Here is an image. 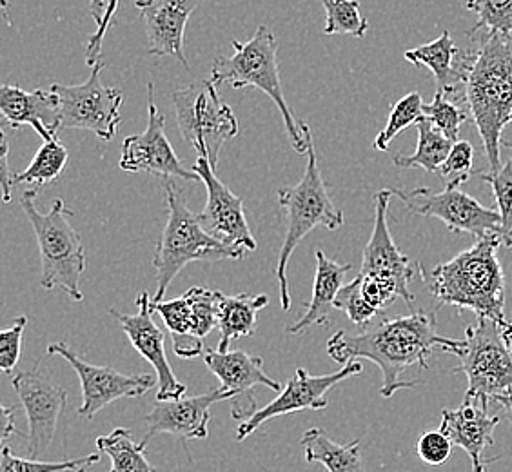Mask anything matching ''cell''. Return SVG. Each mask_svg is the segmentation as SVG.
Here are the masks:
<instances>
[{"instance_id": "6da1fadb", "label": "cell", "mask_w": 512, "mask_h": 472, "mask_svg": "<svg viewBox=\"0 0 512 472\" xmlns=\"http://www.w3.org/2000/svg\"><path fill=\"white\" fill-rule=\"evenodd\" d=\"M436 318L431 313L416 311L398 318H385L378 324L362 327L358 335L338 331L327 342V354L338 364L356 362V358L371 360L380 367L384 382L380 393L391 398L402 389H409L418 380L407 382L402 374L411 367L429 369L427 358L434 349L460 356L465 340H451L436 329Z\"/></svg>"}, {"instance_id": "7a4b0ae2", "label": "cell", "mask_w": 512, "mask_h": 472, "mask_svg": "<svg viewBox=\"0 0 512 472\" xmlns=\"http://www.w3.org/2000/svg\"><path fill=\"white\" fill-rule=\"evenodd\" d=\"M465 64L463 100L482 137L489 168L498 171L503 129L512 122V35L485 33L465 50Z\"/></svg>"}, {"instance_id": "3957f363", "label": "cell", "mask_w": 512, "mask_h": 472, "mask_svg": "<svg viewBox=\"0 0 512 472\" xmlns=\"http://www.w3.org/2000/svg\"><path fill=\"white\" fill-rule=\"evenodd\" d=\"M500 246L502 236L478 238L473 247L434 267L429 284L434 300L505 324V276L496 256Z\"/></svg>"}, {"instance_id": "277c9868", "label": "cell", "mask_w": 512, "mask_h": 472, "mask_svg": "<svg viewBox=\"0 0 512 472\" xmlns=\"http://www.w3.org/2000/svg\"><path fill=\"white\" fill-rule=\"evenodd\" d=\"M300 131L307 142V168L302 180L296 186L280 187L276 191V200L280 204V218L284 220V242L280 247V255L276 262L275 276L280 287V305L282 311L291 309V293L287 284V264L296 246L304 236L309 235L316 227H325L336 231L344 226V213L335 206L329 195V187L325 184L322 171L318 168L313 133L304 120H298Z\"/></svg>"}, {"instance_id": "5b68a950", "label": "cell", "mask_w": 512, "mask_h": 472, "mask_svg": "<svg viewBox=\"0 0 512 472\" xmlns=\"http://www.w3.org/2000/svg\"><path fill=\"white\" fill-rule=\"evenodd\" d=\"M168 222L158 240L153 267L157 269V293L153 302H162L175 276L193 262H220V260H242L246 249L227 246L217 236L207 233L198 215L189 209L184 189L164 180Z\"/></svg>"}, {"instance_id": "8992f818", "label": "cell", "mask_w": 512, "mask_h": 472, "mask_svg": "<svg viewBox=\"0 0 512 472\" xmlns=\"http://www.w3.org/2000/svg\"><path fill=\"white\" fill-rule=\"evenodd\" d=\"M39 189L22 193V209L30 220L33 233L37 236L40 249V286L44 289L59 287L73 302H82L80 278L86 271V249L79 231L69 224L73 211L66 207L64 200H53L50 211L40 213L35 207V197Z\"/></svg>"}, {"instance_id": "52a82bcc", "label": "cell", "mask_w": 512, "mask_h": 472, "mask_svg": "<svg viewBox=\"0 0 512 472\" xmlns=\"http://www.w3.org/2000/svg\"><path fill=\"white\" fill-rule=\"evenodd\" d=\"M233 55L218 57L211 68V80L220 86H231L233 89L256 88L266 93L273 100L286 126L287 137L296 153L307 155V142L300 124L291 108L287 106L280 73H278V42L275 33L267 26H260L255 35L247 42L233 40Z\"/></svg>"}, {"instance_id": "ba28073f", "label": "cell", "mask_w": 512, "mask_h": 472, "mask_svg": "<svg viewBox=\"0 0 512 472\" xmlns=\"http://www.w3.org/2000/svg\"><path fill=\"white\" fill-rule=\"evenodd\" d=\"M453 373L467 376L465 398L489 407L512 391V336L494 320L478 318L465 329V349Z\"/></svg>"}, {"instance_id": "9c48e42d", "label": "cell", "mask_w": 512, "mask_h": 472, "mask_svg": "<svg viewBox=\"0 0 512 472\" xmlns=\"http://www.w3.org/2000/svg\"><path fill=\"white\" fill-rule=\"evenodd\" d=\"M178 131L184 140L197 149L198 157L206 158L217 168L224 144L238 135L237 115L222 102L213 80H198L188 88L173 93Z\"/></svg>"}, {"instance_id": "30bf717a", "label": "cell", "mask_w": 512, "mask_h": 472, "mask_svg": "<svg viewBox=\"0 0 512 472\" xmlns=\"http://www.w3.org/2000/svg\"><path fill=\"white\" fill-rule=\"evenodd\" d=\"M106 64L99 60L91 68V77L84 84L62 86L53 84L51 91L60 100V122L64 129H84L95 133L102 142H109L119 131L122 91L109 88L102 82V69Z\"/></svg>"}, {"instance_id": "8fae6325", "label": "cell", "mask_w": 512, "mask_h": 472, "mask_svg": "<svg viewBox=\"0 0 512 472\" xmlns=\"http://www.w3.org/2000/svg\"><path fill=\"white\" fill-rule=\"evenodd\" d=\"M393 197L400 198L404 206L420 217L438 218L454 233H469L476 240L485 236H502V217L496 209L483 207L478 200L460 189L445 187L434 193L429 187L413 191L391 189Z\"/></svg>"}, {"instance_id": "7c38bea8", "label": "cell", "mask_w": 512, "mask_h": 472, "mask_svg": "<svg viewBox=\"0 0 512 472\" xmlns=\"http://www.w3.org/2000/svg\"><path fill=\"white\" fill-rule=\"evenodd\" d=\"M48 354L64 358L73 367V371L79 374L82 387L79 416L86 420H93L95 414L102 411L106 405L122 398H140L158 385V380L153 374H124L106 365L88 364L62 342L51 344L48 347Z\"/></svg>"}, {"instance_id": "4fadbf2b", "label": "cell", "mask_w": 512, "mask_h": 472, "mask_svg": "<svg viewBox=\"0 0 512 472\" xmlns=\"http://www.w3.org/2000/svg\"><path fill=\"white\" fill-rule=\"evenodd\" d=\"M119 168L129 173H148L162 180L180 178L186 182H202L193 169H186L169 144L166 117L155 104L153 82L148 84V126L144 133L124 140Z\"/></svg>"}, {"instance_id": "5bb4252c", "label": "cell", "mask_w": 512, "mask_h": 472, "mask_svg": "<svg viewBox=\"0 0 512 472\" xmlns=\"http://www.w3.org/2000/svg\"><path fill=\"white\" fill-rule=\"evenodd\" d=\"M364 371L360 362H349L336 373L324 374V376H311L306 369L298 367L295 376L289 378L286 387L280 391L271 404L249 418L246 422L240 423L237 429V440L242 442L247 436L255 433L264 423L286 416V414L300 413V411H322L327 407V393L336 384L344 382L351 376H356Z\"/></svg>"}, {"instance_id": "9a60e30c", "label": "cell", "mask_w": 512, "mask_h": 472, "mask_svg": "<svg viewBox=\"0 0 512 472\" xmlns=\"http://www.w3.org/2000/svg\"><path fill=\"white\" fill-rule=\"evenodd\" d=\"M200 358L220 380V387L229 394L231 413L238 422H246L260 411L256 402V385H266L267 389L276 393L282 391L280 382L267 376L264 360L258 356L244 351L220 353L218 349H204Z\"/></svg>"}, {"instance_id": "2e32d148", "label": "cell", "mask_w": 512, "mask_h": 472, "mask_svg": "<svg viewBox=\"0 0 512 472\" xmlns=\"http://www.w3.org/2000/svg\"><path fill=\"white\" fill-rule=\"evenodd\" d=\"M11 385L13 391L19 394L22 407L28 416L30 456L35 460L50 449L57 434L60 414L68 402V391L53 384L46 374L40 373L39 367L15 374L11 378Z\"/></svg>"}, {"instance_id": "e0dca14e", "label": "cell", "mask_w": 512, "mask_h": 472, "mask_svg": "<svg viewBox=\"0 0 512 472\" xmlns=\"http://www.w3.org/2000/svg\"><path fill=\"white\" fill-rule=\"evenodd\" d=\"M193 171L204 182L207 189L206 207L198 218L207 233L217 236L227 246L255 251L256 240L244 213V200L235 195L229 187L215 175V168L206 158L198 157Z\"/></svg>"}, {"instance_id": "ac0fdd59", "label": "cell", "mask_w": 512, "mask_h": 472, "mask_svg": "<svg viewBox=\"0 0 512 472\" xmlns=\"http://www.w3.org/2000/svg\"><path fill=\"white\" fill-rule=\"evenodd\" d=\"M148 293H140L137 298L138 311L135 315H122L111 309L109 313L119 320L129 342L137 349L138 354L148 360L157 371L158 393L157 400H178L188 393L186 384L178 380L166 356V335L153 320V309Z\"/></svg>"}, {"instance_id": "d6986e66", "label": "cell", "mask_w": 512, "mask_h": 472, "mask_svg": "<svg viewBox=\"0 0 512 472\" xmlns=\"http://www.w3.org/2000/svg\"><path fill=\"white\" fill-rule=\"evenodd\" d=\"M391 198H393L391 189H382L376 193L375 226L364 249L360 275L378 276L393 282L400 287L405 302L413 305L414 295L409 286L414 276V264L409 256H405L396 247L387 226V209H389Z\"/></svg>"}, {"instance_id": "ffe728a7", "label": "cell", "mask_w": 512, "mask_h": 472, "mask_svg": "<svg viewBox=\"0 0 512 472\" xmlns=\"http://www.w3.org/2000/svg\"><path fill=\"white\" fill-rule=\"evenodd\" d=\"M231 400L229 394L218 387L206 394L178 398V400H157L151 413L146 416V425L149 427L148 436L153 438L155 434H171L180 442L188 440H206L209 436V420H211V407L218 402Z\"/></svg>"}, {"instance_id": "44dd1931", "label": "cell", "mask_w": 512, "mask_h": 472, "mask_svg": "<svg viewBox=\"0 0 512 472\" xmlns=\"http://www.w3.org/2000/svg\"><path fill=\"white\" fill-rule=\"evenodd\" d=\"M200 0H137L135 6L146 26L148 55L173 57L189 71L184 35L189 17Z\"/></svg>"}, {"instance_id": "7402d4cb", "label": "cell", "mask_w": 512, "mask_h": 472, "mask_svg": "<svg viewBox=\"0 0 512 472\" xmlns=\"http://www.w3.org/2000/svg\"><path fill=\"white\" fill-rule=\"evenodd\" d=\"M489 407L465 398L458 409H444L440 431L453 442L456 447H462L473 462L474 472H485V467L493 460H485L483 453L487 447H493V433L500 423V416L487 413Z\"/></svg>"}, {"instance_id": "603a6c76", "label": "cell", "mask_w": 512, "mask_h": 472, "mask_svg": "<svg viewBox=\"0 0 512 472\" xmlns=\"http://www.w3.org/2000/svg\"><path fill=\"white\" fill-rule=\"evenodd\" d=\"M0 113L13 129L30 126L39 133L42 142L57 137L60 122V100L53 91H24L19 86H0Z\"/></svg>"}, {"instance_id": "cb8c5ba5", "label": "cell", "mask_w": 512, "mask_h": 472, "mask_svg": "<svg viewBox=\"0 0 512 472\" xmlns=\"http://www.w3.org/2000/svg\"><path fill=\"white\" fill-rule=\"evenodd\" d=\"M353 267L351 264H338L335 260L327 258L322 249L316 251V273L313 282V295L307 305L306 315L302 316L296 324L287 327L289 335H300L313 325L329 327L331 313L335 309V300L340 289L344 287V278Z\"/></svg>"}, {"instance_id": "d4e9b609", "label": "cell", "mask_w": 512, "mask_h": 472, "mask_svg": "<svg viewBox=\"0 0 512 472\" xmlns=\"http://www.w3.org/2000/svg\"><path fill=\"white\" fill-rule=\"evenodd\" d=\"M405 60L414 66L433 71L438 91L447 97L458 95L465 82V51L456 50L453 37L449 31H444L438 39L424 44L420 48L405 51Z\"/></svg>"}, {"instance_id": "484cf974", "label": "cell", "mask_w": 512, "mask_h": 472, "mask_svg": "<svg viewBox=\"0 0 512 472\" xmlns=\"http://www.w3.org/2000/svg\"><path fill=\"white\" fill-rule=\"evenodd\" d=\"M269 304L267 295L240 293L235 296H222L218 307V331L220 342L218 351L229 353L231 342L255 335L256 315Z\"/></svg>"}, {"instance_id": "4316f807", "label": "cell", "mask_w": 512, "mask_h": 472, "mask_svg": "<svg viewBox=\"0 0 512 472\" xmlns=\"http://www.w3.org/2000/svg\"><path fill=\"white\" fill-rule=\"evenodd\" d=\"M302 449L309 463L324 465L327 472H365L360 440L336 443L324 429L313 427L302 436Z\"/></svg>"}, {"instance_id": "83f0119b", "label": "cell", "mask_w": 512, "mask_h": 472, "mask_svg": "<svg viewBox=\"0 0 512 472\" xmlns=\"http://www.w3.org/2000/svg\"><path fill=\"white\" fill-rule=\"evenodd\" d=\"M416 129H418V144L413 155H394V166L400 169H425L427 173L438 175L442 164L453 149L454 142L442 135L431 124V120L425 117L416 124Z\"/></svg>"}, {"instance_id": "f1b7e54d", "label": "cell", "mask_w": 512, "mask_h": 472, "mask_svg": "<svg viewBox=\"0 0 512 472\" xmlns=\"http://www.w3.org/2000/svg\"><path fill=\"white\" fill-rule=\"evenodd\" d=\"M100 453L111 458V472H157L146 456L148 442L137 443L126 427H117L97 438Z\"/></svg>"}, {"instance_id": "f546056e", "label": "cell", "mask_w": 512, "mask_h": 472, "mask_svg": "<svg viewBox=\"0 0 512 472\" xmlns=\"http://www.w3.org/2000/svg\"><path fill=\"white\" fill-rule=\"evenodd\" d=\"M69 153L59 137L44 140L37 155L33 157L30 166L22 173L13 175V184H28V186H44L51 184L62 175L68 164Z\"/></svg>"}, {"instance_id": "4dcf8cb0", "label": "cell", "mask_w": 512, "mask_h": 472, "mask_svg": "<svg viewBox=\"0 0 512 472\" xmlns=\"http://www.w3.org/2000/svg\"><path fill=\"white\" fill-rule=\"evenodd\" d=\"M325 8V35H349L355 39H362L369 22L360 13L358 0H322Z\"/></svg>"}, {"instance_id": "1f68e13d", "label": "cell", "mask_w": 512, "mask_h": 472, "mask_svg": "<svg viewBox=\"0 0 512 472\" xmlns=\"http://www.w3.org/2000/svg\"><path fill=\"white\" fill-rule=\"evenodd\" d=\"M424 100L418 91H413L405 95L404 99L398 100L394 106H391V113L387 118L385 128L376 135L375 149L378 151H387L389 144L393 142L398 133L404 129L416 126L424 118Z\"/></svg>"}, {"instance_id": "d6a6232c", "label": "cell", "mask_w": 512, "mask_h": 472, "mask_svg": "<svg viewBox=\"0 0 512 472\" xmlns=\"http://www.w3.org/2000/svg\"><path fill=\"white\" fill-rule=\"evenodd\" d=\"M467 10L478 17L473 30L467 31L469 37L480 30L489 35H512V0H467Z\"/></svg>"}, {"instance_id": "836d02e7", "label": "cell", "mask_w": 512, "mask_h": 472, "mask_svg": "<svg viewBox=\"0 0 512 472\" xmlns=\"http://www.w3.org/2000/svg\"><path fill=\"white\" fill-rule=\"evenodd\" d=\"M191 307L193 320V338L202 342L218 325V307L222 300L220 291H211L206 287H191L184 293Z\"/></svg>"}, {"instance_id": "e575fe53", "label": "cell", "mask_w": 512, "mask_h": 472, "mask_svg": "<svg viewBox=\"0 0 512 472\" xmlns=\"http://www.w3.org/2000/svg\"><path fill=\"white\" fill-rule=\"evenodd\" d=\"M480 178L493 187L498 213L502 217V244L512 247V158L498 171L480 173Z\"/></svg>"}, {"instance_id": "d590c367", "label": "cell", "mask_w": 512, "mask_h": 472, "mask_svg": "<svg viewBox=\"0 0 512 472\" xmlns=\"http://www.w3.org/2000/svg\"><path fill=\"white\" fill-rule=\"evenodd\" d=\"M100 462V454H89L75 460L64 462H39V460H26L11 453L10 447L4 445L0 456V472H68L79 471L82 467H89Z\"/></svg>"}, {"instance_id": "8d00e7d4", "label": "cell", "mask_w": 512, "mask_h": 472, "mask_svg": "<svg viewBox=\"0 0 512 472\" xmlns=\"http://www.w3.org/2000/svg\"><path fill=\"white\" fill-rule=\"evenodd\" d=\"M424 117L431 120L434 128L449 138L451 142H458L460 128L469 115L463 109L458 108L454 102H451L445 93L436 91L433 102L424 106Z\"/></svg>"}, {"instance_id": "74e56055", "label": "cell", "mask_w": 512, "mask_h": 472, "mask_svg": "<svg viewBox=\"0 0 512 472\" xmlns=\"http://www.w3.org/2000/svg\"><path fill=\"white\" fill-rule=\"evenodd\" d=\"M474 173V148L471 142L467 140H458L454 142L453 149L449 153V157L442 164V168L438 171V175L444 178L445 187L458 189L465 182H469V178Z\"/></svg>"}, {"instance_id": "f35d334b", "label": "cell", "mask_w": 512, "mask_h": 472, "mask_svg": "<svg viewBox=\"0 0 512 472\" xmlns=\"http://www.w3.org/2000/svg\"><path fill=\"white\" fill-rule=\"evenodd\" d=\"M335 309L344 311L347 318L358 327H367L373 322L376 315H380L375 307L367 304V300L362 296L358 278L340 289V293L336 296Z\"/></svg>"}, {"instance_id": "ab89813d", "label": "cell", "mask_w": 512, "mask_h": 472, "mask_svg": "<svg viewBox=\"0 0 512 472\" xmlns=\"http://www.w3.org/2000/svg\"><path fill=\"white\" fill-rule=\"evenodd\" d=\"M28 325L26 316H17L13 324L0 333V371L10 374L19 364L22 351V335Z\"/></svg>"}, {"instance_id": "60d3db41", "label": "cell", "mask_w": 512, "mask_h": 472, "mask_svg": "<svg viewBox=\"0 0 512 472\" xmlns=\"http://www.w3.org/2000/svg\"><path fill=\"white\" fill-rule=\"evenodd\" d=\"M416 453L429 465H442L451 458L453 442L442 431H429L418 438Z\"/></svg>"}, {"instance_id": "b9f144b4", "label": "cell", "mask_w": 512, "mask_h": 472, "mask_svg": "<svg viewBox=\"0 0 512 472\" xmlns=\"http://www.w3.org/2000/svg\"><path fill=\"white\" fill-rule=\"evenodd\" d=\"M119 4L120 0H109L108 10H106V15H104L102 24H100L97 31L89 37L88 44H86V62H88V66H91V68H93V66H95V64L100 60L102 42H104V37H106L109 26H111L113 15H115L117 10H119Z\"/></svg>"}, {"instance_id": "7bdbcfd3", "label": "cell", "mask_w": 512, "mask_h": 472, "mask_svg": "<svg viewBox=\"0 0 512 472\" xmlns=\"http://www.w3.org/2000/svg\"><path fill=\"white\" fill-rule=\"evenodd\" d=\"M0 142H2V149H0V186H2L4 202H10L11 187L15 186L13 184V175L15 173H11L10 166H8L10 148H8V140H6V133L4 131H0Z\"/></svg>"}, {"instance_id": "ee69618b", "label": "cell", "mask_w": 512, "mask_h": 472, "mask_svg": "<svg viewBox=\"0 0 512 472\" xmlns=\"http://www.w3.org/2000/svg\"><path fill=\"white\" fill-rule=\"evenodd\" d=\"M15 414L17 411L13 409V407H8V405H2V443L6 445L8 442V438H10L11 434H20L17 429H15Z\"/></svg>"}, {"instance_id": "f6af8a7d", "label": "cell", "mask_w": 512, "mask_h": 472, "mask_svg": "<svg viewBox=\"0 0 512 472\" xmlns=\"http://www.w3.org/2000/svg\"><path fill=\"white\" fill-rule=\"evenodd\" d=\"M109 0H89V15L97 22V28L102 24L106 10H108Z\"/></svg>"}, {"instance_id": "bcb514c9", "label": "cell", "mask_w": 512, "mask_h": 472, "mask_svg": "<svg viewBox=\"0 0 512 472\" xmlns=\"http://www.w3.org/2000/svg\"><path fill=\"white\" fill-rule=\"evenodd\" d=\"M500 404L509 411V414H511V420H512V391L511 393L507 394V396H503L502 400H500Z\"/></svg>"}, {"instance_id": "7dc6e473", "label": "cell", "mask_w": 512, "mask_h": 472, "mask_svg": "<svg viewBox=\"0 0 512 472\" xmlns=\"http://www.w3.org/2000/svg\"><path fill=\"white\" fill-rule=\"evenodd\" d=\"M502 327L503 331H505L507 335L512 336V322H509V320H507V322H505V324H503Z\"/></svg>"}, {"instance_id": "c3c4849f", "label": "cell", "mask_w": 512, "mask_h": 472, "mask_svg": "<svg viewBox=\"0 0 512 472\" xmlns=\"http://www.w3.org/2000/svg\"><path fill=\"white\" fill-rule=\"evenodd\" d=\"M502 146H505V148L511 149L512 151V142H502Z\"/></svg>"}, {"instance_id": "681fc988", "label": "cell", "mask_w": 512, "mask_h": 472, "mask_svg": "<svg viewBox=\"0 0 512 472\" xmlns=\"http://www.w3.org/2000/svg\"><path fill=\"white\" fill-rule=\"evenodd\" d=\"M88 471V467H82V469H79V471H75V472H86Z\"/></svg>"}]
</instances>
